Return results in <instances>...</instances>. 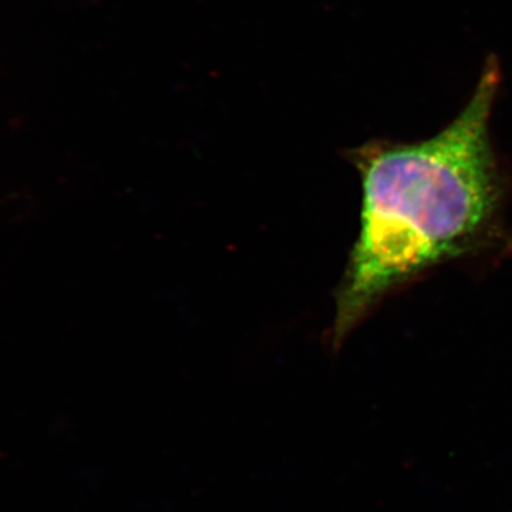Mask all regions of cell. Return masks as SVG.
<instances>
[{"label": "cell", "mask_w": 512, "mask_h": 512, "mask_svg": "<svg viewBox=\"0 0 512 512\" xmlns=\"http://www.w3.org/2000/svg\"><path fill=\"white\" fill-rule=\"evenodd\" d=\"M500 84V64L488 57L473 96L436 136L346 151L362 180V212L335 292L328 339L335 352L384 296L478 251L497 228L504 184L490 119Z\"/></svg>", "instance_id": "1"}]
</instances>
